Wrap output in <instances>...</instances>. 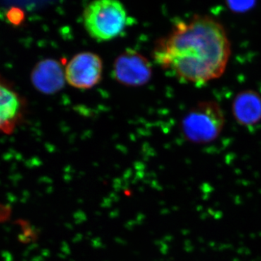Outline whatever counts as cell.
Segmentation results:
<instances>
[{"instance_id": "cell-1", "label": "cell", "mask_w": 261, "mask_h": 261, "mask_svg": "<svg viewBox=\"0 0 261 261\" xmlns=\"http://www.w3.org/2000/svg\"><path fill=\"white\" fill-rule=\"evenodd\" d=\"M231 53L224 25L210 15H195L175 24L158 42L154 58L178 80L201 85L224 74Z\"/></svg>"}, {"instance_id": "cell-2", "label": "cell", "mask_w": 261, "mask_h": 261, "mask_svg": "<svg viewBox=\"0 0 261 261\" xmlns=\"http://www.w3.org/2000/svg\"><path fill=\"white\" fill-rule=\"evenodd\" d=\"M84 25L89 35L98 41L118 37L124 30L127 13L116 0H98L89 3L83 13Z\"/></svg>"}, {"instance_id": "cell-3", "label": "cell", "mask_w": 261, "mask_h": 261, "mask_svg": "<svg viewBox=\"0 0 261 261\" xmlns=\"http://www.w3.org/2000/svg\"><path fill=\"white\" fill-rule=\"evenodd\" d=\"M224 113L219 104L212 101L199 103L182 121V132L187 140L206 144L219 137L224 127Z\"/></svg>"}, {"instance_id": "cell-8", "label": "cell", "mask_w": 261, "mask_h": 261, "mask_svg": "<svg viewBox=\"0 0 261 261\" xmlns=\"http://www.w3.org/2000/svg\"><path fill=\"white\" fill-rule=\"evenodd\" d=\"M22 111L18 94L0 81V132L11 133L21 117Z\"/></svg>"}, {"instance_id": "cell-5", "label": "cell", "mask_w": 261, "mask_h": 261, "mask_svg": "<svg viewBox=\"0 0 261 261\" xmlns=\"http://www.w3.org/2000/svg\"><path fill=\"white\" fill-rule=\"evenodd\" d=\"M113 75L117 82L123 85L140 87L150 80L152 67L148 60L140 53L127 49L115 61Z\"/></svg>"}, {"instance_id": "cell-6", "label": "cell", "mask_w": 261, "mask_h": 261, "mask_svg": "<svg viewBox=\"0 0 261 261\" xmlns=\"http://www.w3.org/2000/svg\"><path fill=\"white\" fill-rule=\"evenodd\" d=\"M31 80L34 87L44 94H55L64 87L65 70L56 60L39 62L33 70Z\"/></svg>"}, {"instance_id": "cell-7", "label": "cell", "mask_w": 261, "mask_h": 261, "mask_svg": "<svg viewBox=\"0 0 261 261\" xmlns=\"http://www.w3.org/2000/svg\"><path fill=\"white\" fill-rule=\"evenodd\" d=\"M232 113L235 120L242 126L257 124L261 121V96L252 90L240 92L233 99Z\"/></svg>"}, {"instance_id": "cell-9", "label": "cell", "mask_w": 261, "mask_h": 261, "mask_svg": "<svg viewBox=\"0 0 261 261\" xmlns=\"http://www.w3.org/2000/svg\"><path fill=\"white\" fill-rule=\"evenodd\" d=\"M229 3L230 7H231V10H234V11H245V10H246L247 9H249L250 7V4L251 3H250V2H246V3H243V5H239V3H235V4H237L238 5L233 4L232 2L231 3Z\"/></svg>"}, {"instance_id": "cell-4", "label": "cell", "mask_w": 261, "mask_h": 261, "mask_svg": "<svg viewBox=\"0 0 261 261\" xmlns=\"http://www.w3.org/2000/svg\"><path fill=\"white\" fill-rule=\"evenodd\" d=\"M102 71L100 57L84 51L75 55L68 62L65 68V80L74 88L91 89L100 82Z\"/></svg>"}]
</instances>
